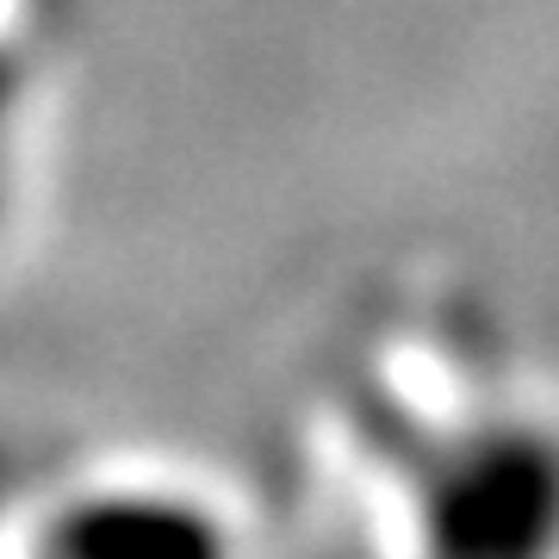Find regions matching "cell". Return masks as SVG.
I'll list each match as a JSON object with an SVG mask.
<instances>
[{"mask_svg": "<svg viewBox=\"0 0 559 559\" xmlns=\"http://www.w3.org/2000/svg\"><path fill=\"white\" fill-rule=\"evenodd\" d=\"M50 540L69 547V554H205V547H218V528L193 503L100 498L81 503Z\"/></svg>", "mask_w": 559, "mask_h": 559, "instance_id": "2", "label": "cell"}, {"mask_svg": "<svg viewBox=\"0 0 559 559\" xmlns=\"http://www.w3.org/2000/svg\"><path fill=\"white\" fill-rule=\"evenodd\" d=\"M0 200H7V138H0Z\"/></svg>", "mask_w": 559, "mask_h": 559, "instance_id": "4", "label": "cell"}, {"mask_svg": "<svg viewBox=\"0 0 559 559\" xmlns=\"http://www.w3.org/2000/svg\"><path fill=\"white\" fill-rule=\"evenodd\" d=\"M20 62H13V50L0 44V138H7V124H13V106H20Z\"/></svg>", "mask_w": 559, "mask_h": 559, "instance_id": "3", "label": "cell"}, {"mask_svg": "<svg viewBox=\"0 0 559 559\" xmlns=\"http://www.w3.org/2000/svg\"><path fill=\"white\" fill-rule=\"evenodd\" d=\"M423 540L454 559H528L559 547V436L498 417L429 460L417 491Z\"/></svg>", "mask_w": 559, "mask_h": 559, "instance_id": "1", "label": "cell"}]
</instances>
